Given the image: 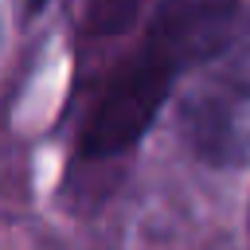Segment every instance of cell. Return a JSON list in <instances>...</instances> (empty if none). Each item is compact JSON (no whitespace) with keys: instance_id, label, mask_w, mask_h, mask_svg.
<instances>
[{"instance_id":"obj_2","label":"cell","mask_w":250,"mask_h":250,"mask_svg":"<svg viewBox=\"0 0 250 250\" xmlns=\"http://www.w3.org/2000/svg\"><path fill=\"white\" fill-rule=\"evenodd\" d=\"M234 8L238 0H156L141 47L180 74L184 66L199 62L227 39L234 23Z\"/></svg>"},{"instance_id":"obj_3","label":"cell","mask_w":250,"mask_h":250,"mask_svg":"<svg viewBox=\"0 0 250 250\" xmlns=\"http://www.w3.org/2000/svg\"><path fill=\"white\" fill-rule=\"evenodd\" d=\"M141 0H90L86 4V27L94 35H117L133 23Z\"/></svg>"},{"instance_id":"obj_1","label":"cell","mask_w":250,"mask_h":250,"mask_svg":"<svg viewBox=\"0 0 250 250\" xmlns=\"http://www.w3.org/2000/svg\"><path fill=\"white\" fill-rule=\"evenodd\" d=\"M176 82V70H168L160 59H152L145 47H137L109 78L98 109L90 113V125L82 133L86 156H113L141 141V133L160 113L168 90Z\"/></svg>"}]
</instances>
